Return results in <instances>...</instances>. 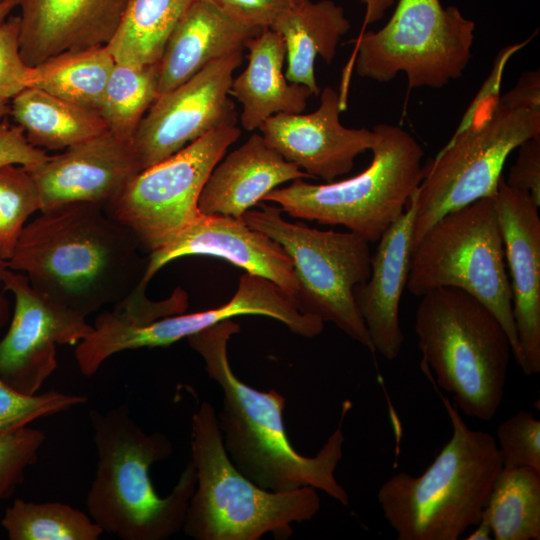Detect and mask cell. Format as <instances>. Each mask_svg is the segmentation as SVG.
<instances>
[{"mask_svg":"<svg viewBox=\"0 0 540 540\" xmlns=\"http://www.w3.org/2000/svg\"><path fill=\"white\" fill-rule=\"evenodd\" d=\"M242 59L243 51H238L213 61L156 98L132 138L142 170L221 126L237 124L229 92Z\"/></svg>","mask_w":540,"mask_h":540,"instance_id":"13","label":"cell"},{"mask_svg":"<svg viewBox=\"0 0 540 540\" xmlns=\"http://www.w3.org/2000/svg\"><path fill=\"white\" fill-rule=\"evenodd\" d=\"M31 67L22 59L19 48V16L0 24V100H11L29 87Z\"/></svg>","mask_w":540,"mask_h":540,"instance_id":"36","label":"cell"},{"mask_svg":"<svg viewBox=\"0 0 540 540\" xmlns=\"http://www.w3.org/2000/svg\"><path fill=\"white\" fill-rule=\"evenodd\" d=\"M499 99L509 106L540 109L539 69L523 73L516 85Z\"/></svg>","mask_w":540,"mask_h":540,"instance_id":"40","label":"cell"},{"mask_svg":"<svg viewBox=\"0 0 540 540\" xmlns=\"http://www.w3.org/2000/svg\"><path fill=\"white\" fill-rule=\"evenodd\" d=\"M195 1L127 0L120 25L106 46L115 62L158 63L170 33Z\"/></svg>","mask_w":540,"mask_h":540,"instance_id":"28","label":"cell"},{"mask_svg":"<svg viewBox=\"0 0 540 540\" xmlns=\"http://www.w3.org/2000/svg\"><path fill=\"white\" fill-rule=\"evenodd\" d=\"M192 255L222 258L246 273L273 282L292 300L297 292L291 259L278 243L242 218L201 213L174 240L148 254L143 282L148 284L169 262Z\"/></svg>","mask_w":540,"mask_h":540,"instance_id":"18","label":"cell"},{"mask_svg":"<svg viewBox=\"0 0 540 540\" xmlns=\"http://www.w3.org/2000/svg\"><path fill=\"white\" fill-rule=\"evenodd\" d=\"M10 540H97L103 529L88 515L61 502L16 499L1 520Z\"/></svg>","mask_w":540,"mask_h":540,"instance_id":"31","label":"cell"},{"mask_svg":"<svg viewBox=\"0 0 540 540\" xmlns=\"http://www.w3.org/2000/svg\"><path fill=\"white\" fill-rule=\"evenodd\" d=\"M86 401L85 396L56 390L23 394L0 379V435L27 427L36 419L67 411Z\"/></svg>","mask_w":540,"mask_h":540,"instance_id":"33","label":"cell"},{"mask_svg":"<svg viewBox=\"0 0 540 540\" xmlns=\"http://www.w3.org/2000/svg\"><path fill=\"white\" fill-rule=\"evenodd\" d=\"M241 134L221 126L136 174L104 211L148 254L174 240L200 213L198 200L214 167Z\"/></svg>","mask_w":540,"mask_h":540,"instance_id":"12","label":"cell"},{"mask_svg":"<svg viewBox=\"0 0 540 540\" xmlns=\"http://www.w3.org/2000/svg\"><path fill=\"white\" fill-rule=\"evenodd\" d=\"M27 170L38 189L40 212L78 202L104 209L142 171L132 140L109 130Z\"/></svg>","mask_w":540,"mask_h":540,"instance_id":"16","label":"cell"},{"mask_svg":"<svg viewBox=\"0 0 540 540\" xmlns=\"http://www.w3.org/2000/svg\"><path fill=\"white\" fill-rule=\"evenodd\" d=\"M240 315H261L280 321L294 334L312 338L321 334L324 322L301 313L292 298L273 282L257 275H241L234 296L217 308L189 314L165 316L149 323L132 326L130 344L143 347H166L215 324Z\"/></svg>","mask_w":540,"mask_h":540,"instance_id":"21","label":"cell"},{"mask_svg":"<svg viewBox=\"0 0 540 540\" xmlns=\"http://www.w3.org/2000/svg\"><path fill=\"white\" fill-rule=\"evenodd\" d=\"M48 158L45 150L32 145L19 125L0 122V166L16 164L33 168Z\"/></svg>","mask_w":540,"mask_h":540,"instance_id":"39","label":"cell"},{"mask_svg":"<svg viewBox=\"0 0 540 540\" xmlns=\"http://www.w3.org/2000/svg\"><path fill=\"white\" fill-rule=\"evenodd\" d=\"M475 530L466 537V540H490L492 530L488 519L482 514Z\"/></svg>","mask_w":540,"mask_h":540,"instance_id":"42","label":"cell"},{"mask_svg":"<svg viewBox=\"0 0 540 540\" xmlns=\"http://www.w3.org/2000/svg\"><path fill=\"white\" fill-rule=\"evenodd\" d=\"M159 62L147 65L115 63L98 114L107 129L133 138L142 118L158 97Z\"/></svg>","mask_w":540,"mask_h":540,"instance_id":"30","label":"cell"},{"mask_svg":"<svg viewBox=\"0 0 540 540\" xmlns=\"http://www.w3.org/2000/svg\"><path fill=\"white\" fill-rule=\"evenodd\" d=\"M242 217L251 228L278 243L291 259L297 292L294 304L306 315L336 325L375 353L353 290L371 270L369 241L352 231L311 228L285 220L277 205L257 204Z\"/></svg>","mask_w":540,"mask_h":540,"instance_id":"9","label":"cell"},{"mask_svg":"<svg viewBox=\"0 0 540 540\" xmlns=\"http://www.w3.org/2000/svg\"><path fill=\"white\" fill-rule=\"evenodd\" d=\"M506 265L510 271L512 310L522 363L530 376L540 372V216L529 193L501 178L494 194Z\"/></svg>","mask_w":540,"mask_h":540,"instance_id":"17","label":"cell"},{"mask_svg":"<svg viewBox=\"0 0 540 540\" xmlns=\"http://www.w3.org/2000/svg\"><path fill=\"white\" fill-rule=\"evenodd\" d=\"M482 514L495 540H539L540 472L501 468Z\"/></svg>","mask_w":540,"mask_h":540,"instance_id":"29","label":"cell"},{"mask_svg":"<svg viewBox=\"0 0 540 540\" xmlns=\"http://www.w3.org/2000/svg\"><path fill=\"white\" fill-rule=\"evenodd\" d=\"M143 251L102 207L78 202L42 211L25 225L7 266L86 318L120 303L143 282L148 267Z\"/></svg>","mask_w":540,"mask_h":540,"instance_id":"1","label":"cell"},{"mask_svg":"<svg viewBox=\"0 0 540 540\" xmlns=\"http://www.w3.org/2000/svg\"><path fill=\"white\" fill-rule=\"evenodd\" d=\"M540 135V109L509 106L499 98L481 122L462 127L424 166L415 190L413 246L445 214L493 196L509 155Z\"/></svg>","mask_w":540,"mask_h":540,"instance_id":"11","label":"cell"},{"mask_svg":"<svg viewBox=\"0 0 540 540\" xmlns=\"http://www.w3.org/2000/svg\"><path fill=\"white\" fill-rule=\"evenodd\" d=\"M2 286L13 293L15 306L0 340V379L20 393L33 395L57 367L56 345L78 344L94 327L35 290L21 272L8 268Z\"/></svg>","mask_w":540,"mask_h":540,"instance_id":"14","label":"cell"},{"mask_svg":"<svg viewBox=\"0 0 540 540\" xmlns=\"http://www.w3.org/2000/svg\"><path fill=\"white\" fill-rule=\"evenodd\" d=\"M281 35L286 47V79L320 94L314 64L321 57L331 63L350 22L344 9L332 0H308L280 14L269 26Z\"/></svg>","mask_w":540,"mask_h":540,"instance_id":"25","label":"cell"},{"mask_svg":"<svg viewBox=\"0 0 540 540\" xmlns=\"http://www.w3.org/2000/svg\"><path fill=\"white\" fill-rule=\"evenodd\" d=\"M452 436L419 476L400 472L377 492L384 518L398 540H457L480 521L502 468L496 439L471 429L440 394Z\"/></svg>","mask_w":540,"mask_h":540,"instance_id":"4","label":"cell"},{"mask_svg":"<svg viewBox=\"0 0 540 540\" xmlns=\"http://www.w3.org/2000/svg\"><path fill=\"white\" fill-rule=\"evenodd\" d=\"M517 149L516 161L504 181L510 187L529 193L540 206V135L526 140Z\"/></svg>","mask_w":540,"mask_h":540,"instance_id":"38","label":"cell"},{"mask_svg":"<svg viewBox=\"0 0 540 540\" xmlns=\"http://www.w3.org/2000/svg\"><path fill=\"white\" fill-rule=\"evenodd\" d=\"M261 30L211 0L195 1L170 33L159 60L158 96L180 86L209 63L243 51Z\"/></svg>","mask_w":540,"mask_h":540,"instance_id":"23","label":"cell"},{"mask_svg":"<svg viewBox=\"0 0 540 540\" xmlns=\"http://www.w3.org/2000/svg\"><path fill=\"white\" fill-rule=\"evenodd\" d=\"M127 0H18L19 48L35 67L57 54L107 46Z\"/></svg>","mask_w":540,"mask_h":540,"instance_id":"19","label":"cell"},{"mask_svg":"<svg viewBox=\"0 0 540 540\" xmlns=\"http://www.w3.org/2000/svg\"><path fill=\"white\" fill-rule=\"evenodd\" d=\"M7 0H0V5L4 2H6Z\"/></svg>","mask_w":540,"mask_h":540,"instance_id":"46","label":"cell"},{"mask_svg":"<svg viewBox=\"0 0 540 540\" xmlns=\"http://www.w3.org/2000/svg\"><path fill=\"white\" fill-rule=\"evenodd\" d=\"M239 331L240 325L227 319L186 338L203 359L209 378L223 390L217 420L230 460L263 489L285 492L309 486L348 506V494L335 470L343 456L342 428L350 401L343 402L338 426L320 451L313 457L299 454L284 427L285 398L273 389L250 387L232 371L227 345Z\"/></svg>","mask_w":540,"mask_h":540,"instance_id":"2","label":"cell"},{"mask_svg":"<svg viewBox=\"0 0 540 540\" xmlns=\"http://www.w3.org/2000/svg\"><path fill=\"white\" fill-rule=\"evenodd\" d=\"M475 23L440 0H399L377 31L354 40L348 66L380 83L404 73L409 88H441L462 76L472 53Z\"/></svg>","mask_w":540,"mask_h":540,"instance_id":"10","label":"cell"},{"mask_svg":"<svg viewBox=\"0 0 540 540\" xmlns=\"http://www.w3.org/2000/svg\"><path fill=\"white\" fill-rule=\"evenodd\" d=\"M115 63L106 46L63 52L31 67L29 87L98 113Z\"/></svg>","mask_w":540,"mask_h":540,"instance_id":"27","label":"cell"},{"mask_svg":"<svg viewBox=\"0 0 540 540\" xmlns=\"http://www.w3.org/2000/svg\"><path fill=\"white\" fill-rule=\"evenodd\" d=\"M36 184L21 165L0 166V255L8 261L28 217L40 211Z\"/></svg>","mask_w":540,"mask_h":540,"instance_id":"32","label":"cell"},{"mask_svg":"<svg viewBox=\"0 0 540 540\" xmlns=\"http://www.w3.org/2000/svg\"><path fill=\"white\" fill-rule=\"evenodd\" d=\"M497 446L503 469L528 467L540 472V421L519 410L497 428Z\"/></svg>","mask_w":540,"mask_h":540,"instance_id":"34","label":"cell"},{"mask_svg":"<svg viewBox=\"0 0 540 540\" xmlns=\"http://www.w3.org/2000/svg\"><path fill=\"white\" fill-rule=\"evenodd\" d=\"M97 468L86 497L90 517L123 540H165L183 529L196 487L190 460L172 491H155L150 467L169 458L173 445L161 432L147 434L131 417L126 403L89 411Z\"/></svg>","mask_w":540,"mask_h":540,"instance_id":"3","label":"cell"},{"mask_svg":"<svg viewBox=\"0 0 540 540\" xmlns=\"http://www.w3.org/2000/svg\"><path fill=\"white\" fill-rule=\"evenodd\" d=\"M10 114V104L7 100H0V122Z\"/></svg>","mask_w":540,"mask_h":540,"instance_id":"45","label":"cell"},{"mask_svg":"<svg viewBox=\"0 0 540 540\" xmlns=\"http://www.w3.org/2000/svg\"><path fill=\"white\" fill-rule=\"evenodd\" d=\"M238 21L258 29L269 28L272 22L308 0H211Z\"/></svg>","mask_w":540,"mask_h":540,"instance_id":"37","label":"cell"},{"mask_svg":"<svg viewBox=\"0 0 540 540\" xmlns=\"http://www.w3.org/2000/svg\"><path fill=\"white\" fill-rule=\"evenodd\" d=\"M365 6L363 27L381 20L396 0H361Z\"/></svg>","mask_w":540,"mask_h":540,"instance_id":"41","label":"cell"},{"mask_svg":"<svg viewBox=\"0 0 540 540\" xmlns=\"http://www.w3.org/2000/svg\"><path fill=\"white\" fill-rule=\"evenodd\" d=\"M10 115L42 150H65L108 130L97 112L34 87L11 99Z\"/></svg>","mask_w":540,"mask_h":540,"instance_id":"26","label":"cell"},{"mask_svg":"<svg viewBox=\"0 0 540 540\" xmlns=\"http://www.w3.org/2000/svg\"><path fill=\"white\" fill-rule=\"evenodd\" d=\"M377 141L370 165L358 175L338 182L313 184L299 178L269 192L262 202L280 207L292 218L342 225L376 242L404 212L424 174V151L400 126L373 127Z\"/></svg>","mask_w":540,"mask_h":540,"instance_id":"7","label":"cell"},{"mask_svg":"<svg viewBox=\"0 0 540 540\" xmlns=\"http://www.w3.org/2000/svg\"><path fill=\"white\" fill-rule=\"evenodd\" d=\"M191 461L196 487L183 530L196 540H258L266 533L287 539L292 523L308 521L320 510L315 488L270 491L244 476L226 453L217 414L207 401L192 417Z\"/></svg>","mask_w":540,"mask_h":540,"instance_id":"6","label":"cell"},{"mask_svg":"<svg viewBox=\"0 0 540 540\" xmlns=\"http://www.w3.org/2000/svg\"><path fill=\"white\" fill-rule=\"evenodd\" d=\"M414 193L404 212L379 238L371 256L368 279L353 290L375 352L389 361L398 357L404 343L399 306L410 269L416 214Z\"/></svg>","mask_w":540,"mask_h":540,"instance_id":"20","label":"cell"},{"mask_svg":"<svg viewBox=\"0 0 540 540\" xmlns=\"http://www.w3.org/2000/svg\"><path fill=\"white\" fill-rule=\"evenodd\" d=\"M8 269L7 261L0 255V286L3 281L4 274ZM9 318V305L7 300L0 293V328H2Z\"/></svg>","mask_w":540,"mask_h":540,"instance_id":"43","label":"cell"},{"mask_svg":"<svg viewBox=\"0 0 540 540\" xmlns=\"http://www.w3.org/2000/svg\"><path fill=\"white\" fill-rule=\"evenodd\" d=\"M18 5V0H7L0 5V24L5 21L10 12Z\"/></svg>","mask_w":540,"mask_h":540,"instance_id":"44","label":"cell"},{"mask_svg":"<svg viewBox=\"0 0 540 540\" xmlns=\"http://www.w3.org/2000/svg\"><path fill=\"white\" fill-rule=\"evenodd\" d=\"M245 49L248 65L233 78L229 92L242 105V127L254 131L273 115L303 113L313 93L286 79V47L281 35L265 28L246 42Z\"/></svg>","mask_w":540,"mask_h":540,"instance_id":"24","label":"cell"},{"mask_svg":"<svg viewBox=\"0 0 540 540\" xmlns=\"http://www.w3.org/2000/svg\"><path fill=\"white\" fill-rule=\"evenodd\" d=\"M493 196L445 214L427 230L412 248L406 288L419 298L442 287L458 288L476 298L504 328L520 366L511 285Z\"/></svg>","mask_w":540,"mask_h":540,"instance_id":"8","label":"cell"},{"mask_svg":"<svg viewBox=\"0 0 540 540\" xmlns=\"http://www.w3.org/2000/svg\"><path fill=\"white\" fill-rule=\"evenodd\" d=\"M414 330L421 368L451 393L457 408L492 420L503 400L512 349L504 328L480 301L442 287L420 297Z\"/></svg>","mask_w":540,"mask_h":540,"instance_id":"5","label":"cell"},{"mask_svg":"<svg viewBox=\"0 0 540 540\" xmlns=\"http://www.w3.org/2000/svg\"><path fill=\"white\" fill-rule=\"evenodd\" d=\"M311 178L286 161L260 133L214 167L198 200L199 213L242 218L281 184Z\"/></svg>","mask_w":540,"mask_h":540,"instance_id":"22","label":"cell"},{"mask_svg":"<svg viewBox=\"0 0 540 540\" xmlns=\"http://www.w3.org/2000/svg\"><path fill=\"white\" fill-rule=\"evenodd\" d=\"M44 441L45 433L30 427L0 435V505L23 482L25 470L37 461Z\"/></svg>","mask_w":540,"mask_h":540,"instance_id":"35","label":"cell"},{"mask_svg":"<svg viewBox=\"0 0 540 540\" xmlns=\"http://www.w3.org/2000/svg\"><path fill=\"white\" fill-rule=\"evenodd\" d=\"M345 108L340 92L327 86L320 91V104L314 112L276 114L258 130L286 161L311 178L332 182L349 173L356 157L377 141L374 129L342 125L340 113Z\"/></svg>","mask_w":540,"mask_h":540,"instance_id":"15","label":"cell"}]
</instances>
